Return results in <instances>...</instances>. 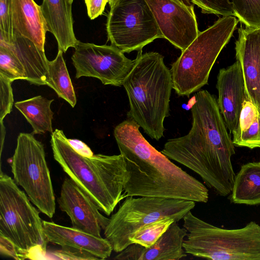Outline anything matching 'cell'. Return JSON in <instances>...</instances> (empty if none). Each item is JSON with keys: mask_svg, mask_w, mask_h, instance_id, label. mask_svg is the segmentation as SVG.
Masks as SVG:
<instances>
[{"mask_svg": "<svg viewBox=\"0 0 260 260\" xmlns=\"http://www.w3.org/2000/svg\"><path fill=\"white\" fill-rule=\"evenodd\" d=\"M174 221L161 237L149 247L133 243L114 257L119 260H178L186 257L183 247L187 230Z\"/></svg>", "mask_w": 260, "mask_h": 260, "instance_id": "16", "label": "cell"}, {"mask_svg": "<svg viewBox=\"0 0 260 260\" xmlns=\"http://www.w3.org/2000/svg\"><path fill=\"white\" fill-rule=\"evenodd\" d=\"M128 118L114 128V136L128 173L124 194L206 203L207 188L153 147Z\"/></svg>", "mask_w": 260, "mask_h": 260, "instance_id": "2", "label": "cell"}, {"mask_svg": "<svg viewBox=\"0 0 260 260\" xmlns=\"http://www.w3.org/2000/svg\"><path fill=\"white\" fill-rule=\"evenodd\" d=\"M234 16L246 27L260 28V0H232Z\"/></svg>", "mask_w": 260, "mask_h": 260, "instance_id": "26", "label": "cell"}, {"mask_svg": "<svg viewBox=\"0 0 260 260\" xmlns=\"http://www.w3.org/2000/svg\"><path fill=\"white\" fill-rule=\"evenodd\" d=\"M116 0H113V1L112 2V3L109 5L110 6H111L113 3H114Z\"/></svg>", "mask_w": 260, "mask_h": 260, "instance_id": "37", "label": "cell"}, {"mask_svg": "<svg viewBox=\"0 0 260 260\" xmlns=\"http://www.w3.org/2000/svg\"><path fill=\"white\" fill-rule=\"evenodd\" d=\"M190 1L193 4L198 6L203 13L222 16H234L232 3L230 0Z\"/></svg>", "mask_w": 260, "mask_h": 260, "instance_id": "28", "label": "cell"}, {"mask_svg": "<svg viewBox=\"0 0 260 260\" xmlns=\"http://www.w3.org/2000/svg\"><path fill=\"white\" fill-rule=\"evenodd\" d=\"M40 7L58 50L65 53L69 48H75L79 41L74 30L72 4L68 0H43Z\"/></svg>", "mask_w": 260, "mask_h": 260, "instance_id": "19", "label": "cell"}, {"mask_svg": "<svg viewBox=\"0 0 260 260\" xmlns=\"http://www.w3.org/2000/svg\"><path fill=\"white\" fill-rule=\"evenodd\" d=\"M44 232L48 242L87 252L98 259L109 257L113 250L105 238L97 237L74 228L67 227L53 222L43 221Z\"/></svg>", "mask_w": 260, "mask_h": 260, "instance_id": "17", "label": "cell"}, {"mask_svg": "<svg viewBox=\"0 0 260 260\" xmlns=\"http://www.w3.org/2000/svg\"><path fill=\"white\" fill-rule=\"evenodd\" d=\"M27 197L1 169L0 234L14 243L22 259L36 250L45 254L48 242L39 212Z\"/></svg>", "mask_w": 260, "mask_h": 260, "instance_id": "7", "label": "cell"}, {"mask_svg": "<svg viewBox=\"0 0 260 260\" xmlns=\"http://www.w3.org/2000/svg\"><path fill=\"white\" fill-rule=\"evenodd\" d=\"M76 78L94 77L104 85L121 86L135 64L113 45H96L79 41L72 56Z\"/></svg>", "mask_w": 260, "mask_h": 260, "instance_id": "11", "label": "cell"}, {"mask_svg": "<svg viewBox=\"0 0 260 260\" xmlns=\"http://www.w3.org/2000/svg\"><path fill=\"white\" fill-rule=\"evenodd\" d=\"M231 200L237 204H260V162L242 166L235 176Z\"/></svg>", "mask_w": 260, "mask_h": 260, "instance_id": "21", "label": "cell"}, {"mask_svg": "<svg viewBox=\"0 0 260 260\" xmlns=\"http://www.w3.org/2000/svg\"><path fill=\"white\" fill-rule=\"evenodd\" d=\"M238 32L236 56L243 75L245 95L260 110V28L241 24Z\"/></svg>", "mask_w": 260, "mask_h": 260, "instance_id": "14", "label": "cell"}, {"mask_svg": "<svg viewBox=\"0 0 260 260\" xmlns=\"http://www.w3.org/2000/svg\"><path fill=\"white\" fill-rule=\"evenodd\" d=\"M217 100L227 128L233 133L237 128L245 97V85L241 66L236 61L219 70L217 78Z\"/></svg>", "mask_w": 260, "mask_h": 260, "instance_id": "15", "label": "cell"}, {"mask_svg": "<svg viewBox=\"0 0 260 260\" xmlns=\"http://www.w3.org/2000/svg\"><path fill=\"white\" fill-rule=\"evenodd\" d=\"M110 6L108 38L123 53L138 52L156 39L163 38L146 0H116Z\"/></svg>", "mask_w": 260, "mask_h": 260, "instance_id": "10", "label": "cell"}, {"mask_svg": "<svg viewBox=\"0 0 260 260\" xmlns=\"http://www.w3.org/2000/svg\"><path fill=\"white\" fill-rule=\"evenodd\" d=\"M234 16H222L200 31L196 38L171 64L173 89L189 96L208 83L211 70L229 43L239 22Z\"/></svg>", "mask_w": 260, "mask_h": 260, "instance_id": "6", "label": "cell"}, {"mask_svg": "<svg viewBox=\"0 0 260 260\" xmlns=\"http://www.w3.org/2000/svg\"><path fill=\"white\" fill-rule=\"evenodd\" d=\"M53 101L38 95L15 103V107L31 125L33 129L32 134L53 132L52 126L53 112L50 107Z\"/></svg>", "mask_w": 260, "mask_h": 260, "instance_id": "23", "label": "cell"}, {"mask_svg": "<svg viewBox=\"0 0 260 260\" xmlns=\"http://www.w3.org/2000/svg\"><path fill=\"white\" fill-rule=\"evenodd\" d=\"M183 220L188 233L183 243L187 254L213 260H260V225L255 222L224 229L203 221L190 211Z\"/></svg>", "mask_w": 260, "mask_h": 260, "instance_id": "5", "label": "cell"}, {"mask_svg": "<svg viewBox=\"0 0 260 260\" xmlns=\"http://www.w3.org/2000/svg\"><path fill=\"white\" fill-rule=\"evenodd\" d=\"M68 1H69V2L70 3H71L72 4V3H73V1H74V0H68Z\"/></svg>", "mask_w": 260, "mask_h": 260, "instance_id": "38", "label": "cell"}, {"mask_svg": "<svg viewBox=\"0 0 260 260\" xmlns=\"http://www.w3.org/2000/svg\"><path fill=\"white\" fill-rule=\"evenodd\" d=\"M106 1L107 2V3H109V5H110V4L112 3V2L113 1V0H106Z\"/></svg>", "mask_w": 260, "mask_h": 260, "instance_id": "36", "label": "cell"}, {"mask_svg": "<svg viewBox=\"0 0 260 260\" xmlns=\"http://www.w3.org/2000/svg\"><path fill=\"white\" fill-rule=\"evenodd\" d=\"M146 1L163 38L184 50L200 32L193 6L182 0Z\"/></svg>", "mask_w": 260, "mask_h": 260, "instance_id": "12", "label": "cell"}, {"mask_svg": "<svg viewBox=\"0 0 260 260\" xmlns=\"http://www.w3.org/2000/svg\"><path fill=\"white\" fill-rule=\"evenodd\" d=\"M122 86L128 99V118L151 138L159 140L164 137L165 119L170 115L173 89L172 73L164 56L156 52L138 51Z\"/></svg>", "mask_w": 260, "mask_h": 260, "instance_id": "4", "label": "cell"}, {"mask_svg": "<svg viewBox=\"0 0 260 260\" xmlns=\"http://www.w3.org/2000/svg\"><path fill=\"white\" fill-rule=\"evenodd\" d=\"M195 202L154 197H128L109 218L104 231L112 249L119 253L132 244L134 234L144 225L166 217L178 222L194 208Z\"/></svg>", "mask_w": 260, "mask_h": 260, "instance_id": "8", "label": "cell"}, {"mask_svg": "<svg viewBox=\"0 0 260 260\" xmlns=\"http://www.w3.org/2000/svg\"><path fill=\"white\" fill-rule=\"evenodd\" d=\"M13 0H0V40L11 43L14 37L12 12Z\"/></svg>", "mask_w": 260, "mask_h": 260, "instance_id": "29", "label": "cell"}, {"mask_svg": "<svg viewBox=\"0 0 260 260\" xmlns=\"http://www.w3.org/2000/svg\"><path fill=\"white\" fill-rule=\"evenodd\" d=\"M71 146L80 154L84 156L93 155L90 148L84 142L78 139H68Z\"/></svg>", "mask_w": 260, "mask_h": 260, "instance_id": "34", "label": "cell"}, {"mask_svg": "<svg viewBox=\"0 0 260 260\" xmlns=\"http://www.w3.org/2000/svg\"><path fill=\"white\" fill-rule=\"evenodd\" d=\"M0 252L2 255L22 259L19 251L14 243L7 238L0 234Z\"/></svg>", "mask_w": 260, "mask_h": 260, "instance_id": "32", "label": "cell"}, {"mask_svg": "<svg viewBox=\"0 0 260 260\" xmlns=\"http://www.w3.org/2000/svg\"><path fill=\"white\" fill-rule=\"evenodd\" d=\"M11 167L16 184L41 212L52 218L55 198L44 148L31 133L18 135Z\"/></svg>", "mask_w": 260, "mask_h": 260, "instance_id": "9", "label": "cell"}, {"mask_svg": "<svg viewBox=\"0 0 260 260\" xmlns=\"http://www.w3.org/2000/svg\"><path fill=\"white\" fill-rule=\"evenodd\" d=\"M12 20L14 34L29 39L45 52L48 30L40 6L34 0H13Z\"/></svg>", "mask_w": 260, "mask_h": 260, "instance_id": "18", "label": "cell"}, {"mask_svg": "<svg viewBox=\"0 0 260 260\" xmlns=\"http://www.w3.org/2000/svg\"><path fill=\"white\" fill-rule=\"evenodd\" d=\"M0 46L10 49L18 58L25 69L26 81L37 85H46L48 60L44 51L29 39L16 34H14L11 43L0 40Z\"/></svg>", "mask_w": 260, "mask_h": 260, "instance_id": "20", "label": "cell"}, {"mask_svg": "<svg viewBox=\"0 0 260 260\" xmlns=\"http://www.w3.org/2000/svg\"><path fill=\"white\" fill-rule=\"evenodd\" d=\"M52 255L59 259H98L92 254L78 249L61 247L60 249L52 252Z\"/></svg>", "mask_w": 260, "mask_h": 260, "instance_id": "31", "label": "cell"}, {"mask_svg": "<svg viewBox=\"0 0 260 260\" xmlns=\"http://www.w3.org/2000/svg\"><path fill=\"white\" fill-rule=\"evenodd\" d=\"M1 123V156H2L3 147L4 143V140L6 134V128L3 124V121L0 122Z\"/></svg>", "mask_w": 260, "mask_h": 260, "instance_id": "35", "label": "cell"}, {"mask_svg": "<svg viewBox=\"0 0 260 260\" xmlns=\"http://www.w3.org/2000/svg\"><path fill=\"white\" fill-rule=\"evenodd\" d=\"M12 82L0 75V122L12 111L14 101Z\"/></svg>", "mask_w": 260, "mask_h": 260, "instance_id": "30", "label": "cell"}, {"mask_svg": "<svg viewBox=\"0 0 260 260\" xmlns=\"http://www.w3.org/2000/svg\"><path fill=\"white\" fill-rule=\"evenodd\" d=\"M60 209L70 218L72 227L101 237L110 219L70 177L66 178L58 199Z\"/></svg>", "mask_w": 260, "mask_h": 260, "instance_id": "13", "label": "cell"}, {"mask_svg": "<svg viewBox=\"0 0 260 260\" xmlns=\"http://www.w3.org/2000/svg\"><path fill=\"white\" fill-rule=\"evenodd\" d=\"M87 14L91 20L101 15L107 3L106 0H84Z\"/></svg>", "mask_w": 260, "mask_h": 260, "instance_id": "33", "label": "cell"}, {"mask_svg": "<svg viewBox=\"0 0 260 260\" xmlns=\"http://www.w3.org/2000/svg\"><path fill=\"white\" fill-rule=\"evenodd\" d=\"M0 75L12 81L27 78L25 69L16 56L10 49L1 46Z\"/></svg>", "mask_w": 260, "mask_h": 260, "instance_id": "27", "label": "cell"}, {"mask_svg": "<svg viewBox=\"0 0 260 260\" xmlns=\"http://www.w3.org/2000/svg\"><path fill=\"white\" fill-rule=\"evenodd\" d=\"M233 143L238 147L260 148V110L246 95Z\"/></svg>", "mask_w": 260, "mask_h": 260, "instance_id": "22", "label": "cell"}, {"mask_svg": "<svg viewBox=\"0 0 260 260\" xmlns=\"http://www.w3.org/2000/svg\"><path fill=\"white\" fill-rule=\"evenodd\" d=\"M191 113L189 132L169 139L161 152L194 172L217 194L229 196L236 176L231 161L235 145L216 99L206 90L199 91Z\"/></svg>", "mask_w": 260, "mask_h": 260, "instance_id": "1", "label": "cell"}, {"mask_svg": "<svg viewBox=\"0 0 260 260\" xmlns=\"http://www.w3.org/2000/svg\"><path fill=\"white\" fill-rule=\"evenodd\" d=\"M46 85L53 89L58 97L66 101L73 108L75 107L76 94L61 50H58L55 59L48 61Z\"/></svg>", "mask_w": 260, "mask_h": 260, "instance_id": "24", "label": "cell"}, {"mask_svg": "<svg viewBox=\"0 0 260 260\" xmlns=\"http://www.w3.org/2000/svg\"><path fill=\"white\" fill-rule=\"evenodd\" d=\"M54 159L63 171L109 216L125 196L122 193L128 177L125 160L118 155L84 156L71 146L63 131L55 129L51 136Z\"/></svg>", "mask_w": 260, "mask_h": 260, "instance_id": "3", "label": "cell"}, {"mask_svg": "<svg viewBox=\"0 0 260 260\" xmlns=\"http://www.w3.org/2000/svg\"><path fill=\"white\" fill-rule=\"evenodd\" d=\"M175 221L166 217L146 224L139 229L131 238L132 243L140 244L145 247L153 245Z\"/></svg>", "mask_w": 260, "mask_h": 260, "instance_id": "25", "label": "cell"}]
</instances>
